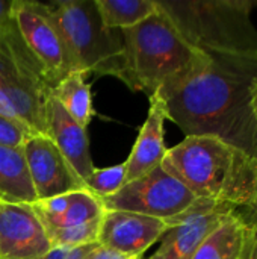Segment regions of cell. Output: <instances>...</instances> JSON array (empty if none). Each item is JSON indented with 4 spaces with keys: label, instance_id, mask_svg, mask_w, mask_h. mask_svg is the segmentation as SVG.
<instances>
[{
    "label": "cell",
    "instance_id": "obj_1",
    "mask_svg": "<svg viewBox=\"0 0 257 259\" xmlns=\"http://www.w3.org/2000/svg\"><path fill=\"white\" fill-rule=\"evenodd\" d=\"M208 56L206 68L159 94L167 120L186 137H215L257 159V118L251 102L257 56Z\"/></svg>",
    "mask_w": 257,
    "mask_h": 259
},
{
    "label": "cell",
    "instance_id": "obj_2",
    "mask_svg": "<svg viewBox=\"0 0 257 259\" xmlns=\"http://www.w3.org/2000/svg\"><path fill=\"white\" fill-rule=\"evenodd\" d=\"M161 167L197 199L235 208L257 205V159L215 137H185Z\"/></svg>",
    "mask_w": 257,
    "mask_h": 259
},
{
    "label": "cell",
    "instance_id": "obj_3",
    "mask_svg": "<svg viewBox=\"0 0 257 259\" xmlns=\"http://www.w3.org/2000/svg\"><path fill=\"white\" fill-rule=\"evenodd\" d=\"M124 55L120 80L132 91L165 94L206 68L211 58L191 46L159 6L135 27L121 30Z\"/></svg>",
    "mask_w": 257,
    "mask_h": 259
},
{
    "label": "cell",
    "instance_id": "obj_4",
    "mask_svg": "<svg viewBox=\"0 0 257 259\" xmlns=\"http://www.w3.org/2000/svg\"><path fill=\"white\" fill-rule=\"evenodd\" d=\"M183 38L206 55L257 56L251 0H158Z\"/></svg>",
    "mask_w": 257,
    "mask_h": 259
},
{
    "label": "cell",
    "instance_id": "obj_5",
    "mask_svg": "<svg viewBox=\"0 0 257 259\" xmlns=\"http://www.w3.org/2000/svg\"><path fill=\"white\" fill-rule=\"evenodd\" d=\"M52 88L14 20L0 30V114L47 135L45 106Z\"/></svg>",
    "mask_w": 257,
    "mask_h": 259
},
{
    "label": "cell",
    "instance_id": "obj_6",
    "mask_svg": "<svg viewBox=\"0 0 257 259\" xmlns=\"http://www.w3.org/2000/svg\"><path fill=\"white\" fill-rule=\"evenodd\" d=\"M70 52L74 68L85 74L120 77L123 36L108 29L94 0H59L45 3Z\"/></svg>",
    "mask_w": 257,
    "mask_h": 259
},
{
    "label": "cell",
    "instance_id": "obj_7",
    "mask_svg": "<svg viewBox=\"0 0 257 259\" xmlns=\"http://www.w3.org/2000/svg\"><path fill=\"white\" fill-rule=\"evenodd\" d=\"M198 199L161 165L124 184L115 194L100 199L105 211L135 212L170 222L186 212Z\"/></svg>",
    "mask_w": 257,
    "mask_h": 259
},
{
    "label": "cell",
    "instance_id": "obj_8",
    "mask_svg": "<svg viewBox=\"0 0 257 259\" xmlns=\"http://www.w3.org/2000/svg\"><path fill=\"white\" fill-rule=\"evenodd\" d=\"M12 20L24 44L41 65L52 90L76 70L67 44L45 3L14 0Z\"/></svg>",
    "mask_w": 257,
    "mask_h": 259
},
{
    "label": "cell",
    "instance_id": "obj_9",
    "mask_svg": "<svg viewBox=\"0 0 257 259\" xmlns=\"http://www.w3.org/2000/svg\"><path fill=\"white\" fill-rule=\"evenodd\" d=\"M235 211L238 208L232 205L198 199L186 212L167 222L161 246L148 259H192L203 241Z\"/></svg>",
    "mask_w": 257,
    "mask_h": 259
},
{
    "label": "cell",
    "instance_id": "obj_10",
    "mask_svg": "<svg viewBox=\"0 0 257 259\" xmlns=\"http://www.w3.org/2000/svg\"><path fill=\"white\" fill-rule=\"evenodd\" d=\"M21 149L36 202L85 188L48 135L32 134Z\"/></svg>",
    "mask_w": 257,
    "mask_h": 259
},
{
    "label": "cell",
    "instance_id": "obj_11",
    "mask_svg": "<svg viewBox=\"0 0 257 259\" xmlns=\"http://www.w3.org/2000/svg\"><path fill=\"white\" fill-rule=\"evenodd\" d=\"M167 229V222L159 219L126 211H105L97 243L117 255L142 258Z\"/></svg>",
    "mask_w": 257,
    "mask_h": 259
},
{
    "label": "cell",
    "instance_id": "obj_12",
    "mask_svg": "<svg viewBox=\"0 0 257 259\" xmlns=\"http://www.w3.org/2000/svg\"><path fill=\"white\" fill-rule=\"evenodd\" d=\"M50 249L48 235L32 205L0 202V259H35Z\"/></svg>",
    "mask_w": 257,
    "mask_h": 259
},
{
    "label": "cell",
    "instance_id": "obj_13",
    "mask_svg": "<svg viewBox=\"0 0 257 259\" xmlns=\"http://www.w3.org/2000/svg\"><path fill=\"white\" fill-rule=\"evenodd\" d=\"M45 123L47 135L85 185V181L95 168L89 153L86 129L67 114L53 94L48 97L45 106Z\"/></svg>",
    "mask_w": 257,
    "mask_h": 259
},
{
    "label": "cell",
    "instance_id": "obj_14",
    "mask_svg": "<svg viewBox=\"0 0 257 259\" xmlns=\"http://www.w3.org/2000/svg\"><path fill=\"white\" fill-rule=\"evenodd\" d=\"M165 103L159 94L150 96L147 118L138 134L126 164V184L135 181L162 164L167 153L165 146Z\"/></svg>",
    "mask_w": 257,
    "mask_h": 259
},
{
    "label": "cell",
    "instance_id": "obj_15",
    "mask_svg": "<svg viewBox=\"0 0 257 259\" xmlns=\"http://www.w3.org/2000/svg\"><path fill=\"white\" fill-rule=\"evenodd\" d=\"M32 208L45 232L85 225L101 219L105 214L100 199L91 194L86 188L70 191L47 200H38L32 203Z\"/></svg>",
    "mask_w": 257,
    "mask_h": 259
},
{
    "label": "cell",
    "instance_id": "obj_16",
    "mask_svg": "<svg viewBox=\"0 0 257 259\" xmlns=\"http://www.w3.org/2000/svg\"><path fill=\"white\" fill-rule=\"evenodd\" d=\"M256 231L254 220L235 211L203 241L192 259H250Z\"/></svg>",
    "mask_w": 257,
    "mask_h": 259
},
{
    "label": "cell",
    "instance_id": "obj_17",
    "mask_svg": "<svg viewBox=\"0 0 257 259\" xmlns=\"http://www.w3.org/2000/svg\"><path fill=\"white\" fill-rule=\"evenodd\" d=\"M0 202L27 205L36 202L21 147L0 146Z\"/></svg>",
    "mask_w": 257,
    "mask_h": 259
},
{
    "label": "cell",
    "instance_id": "obj_18",
    "mask_svg": "<svg viewBox=\"0 0 257 259\" xmlns=\"http://www.w3.org/2000/svg\"><path fill=\"white\" fill-rule=\"evenodd\" d=\"M53 97L62 105L67 114L82 127H88L94 115L91 87L83 71L74 70L67 74L53 90Z\"/></svg>",
    "mask_w": 257,
    "mask_h": 259
},
{
    "label": "cell",
    "instance_id": "obj_19",
    "mask_svg": "<svg viewBox=\"0 0 257 259\" xmlns=\"http://www.w3.org/2000/svg\"><path fill=\"white\" fill-rule=\"evenodd\" d=\"M103 24L111 30L138 26L158 9V0H94Z\"/></svg>",
    "mask_w": 257,
    "mask_h": 259
},
{
    "label": "cell",
    "instance_id": "obj_20",
    "mask_svg": "<svg viewBox=\"0 0 257 259\" xmlns=\"http://www.w3.org/2000/svg\"><path fill=\"white\" fill-rule=\"evenodd\" d=\"M126 184V164H117L106 168H94L85 181V188L98 199L115 194Z\"/></svg>",
    "mask_w": 257,
    "mask_h": 259
},
{
    "label": "cell",
    "instance_id": "obj_21",
    "mask_svg": "<svg viewBox=\"0 0 257 259\" xmlns=\"http://www.w3.org/2000/svg\"><path fill=\"white\" fill-rule=\"evenodd\" d=\"M100 223H101V219L85 223V225L67 228V229L52 231V232H47V235H48L52 247H68V249L80 247V246L97 243Z\"/></svg>",
    "mask_w": 257,
    "mask_h": 259
},
{
    "label": "cell",
    "instance_id": "obj_22",
    "mask_svg": "<svg viewBox=\"0 0 257 259\" xmlns=\"http://www.w3.org/2000/svg\"><path fill=\"white\" fill-rule=\"evenodd\" d=\"M32 134L23 123L0 114V146L21 147Z\"/></svg>",
    "mask_w": 257,
    "mask_h": 259
},
{
    "label": "cell",
    "instance_id": "obj_23",
    "mask_svg": "<svg viewBox=\"0 0 257 259\" xmlns=\"http://www.w3.org/2000/svg\"><path fill=\"white\" fill-rule=\"evenodd\" d=\"M98 243L80 246V247H52L47 253L38 256L35 259H89L92 252L98 247Z\"/></svg>",
    "mask_w": 257,
    "mask_h": 259
},
{
    "label": "cell",
    "instance_id": "obj_24",
    "mask_svg": "<svg viewBox=\"0 0 257 259\" xmlns=\"http://www.w3.org/2000/svg\"><path fill=\"white\" fill-rule=\"evenodd\" d=\"M12 5L14 0H0V30L12 23Z\"/></svg>",
    "mask_w": 257,
    "mask_h": 259
},
{
    "label": "cell",
    "instance_id": "obj_25",
    "mask_svg": "<svg viewBox=\"0 0 257 259\" xmlns=\"http://www.w3.org/2000/svg\"><path fill=\"white\" fill-rule=\"evenodd\" d=\"M89 259H142V258H129V256H123V255H117L114 252H109L106 249H103L101 246H98Z\"/></svg>",
    "mask_w": 257,
    "mask_h": 259
},
{
    "label": "cell",
    "instance_id": "obj_26",
    "mask_svg": "<svg viewBox=\"0 0 257 259\" xmlns=\"http://www.w3.org/2000/svg\"><path fill=\"white\" fill-rule=\"evenodd\" d=\"M251 102H253V109H254L257 118V76L254 79V83H253V90H251Z\"/></svg>",
    "mask_w": 257,
    "mask_h": 259
},
{
    "label": "cell",
    "instance_id": "obj_27",
    "mask_svg": "<svg viewBox=\"0 0 257 259\" xmlns=\"http://www.w3.org/2000/svg\"><path fill=\"white\" fill-rule=\"evenodd\" d=\"M250 259H257V231H256V238H254V244H253V250H251Z\"/></svg>",
    "mask_w": 257,
    "mask_h": 259
},
{
    "label": "cell",
    "instance_id": "obj_28",
    "mask_svg": "<svg viewBox=\"0 0 257 259\" xmlns=\"http://www.w3.org/2000/svg\"><path fill=\"white\" fill-rule=\"evenodd\" d=\"M253 214H254V222L257 223V205L253 208Z\"/></svg>",
    "mask_w": 257,
    "mask_h": 259
}]
</instances>
